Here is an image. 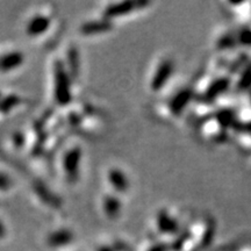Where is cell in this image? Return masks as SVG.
Wrapping results in <instances>:
<instances>
[{
    "label": "cell",
    "instance_id": "obj_13",
    "mask_svg": "<svg viewBox=\"0 0 251 251\" xmlns=\"http://www.w3.org/2000/svg\"><path fill=\"white\" fill-rule=\"evenodd\" d=\"M69 61H70L71 70L75 71L77 74L78 68H79V62H78V55H77L76 50L70 52V55H69Z\"/></svg>",
    "mask_w": 251,
    "mask_h": 251
},
{
    "label": "cell",
    "instance_id": "obj_4",
    "mask_svg": "<svg viewBox=\"0 0 251 251\" xmlns=\"http://www.w3.org/2000/svg\"><path fill=\"white\" fill-rule=\"evenodd\" d=\"M50 25V19L45 15H35L29 20V23L27 24V33L30 36H36L41 35L42 33L49 28Z\"/></svg>",
    "mask_w": 251,
    "mask_h": 251
},
{
    "label": "cell",
    "instance_id": "obj_2",
    "mask_svg": "<svg viewBox=\"0 0 251 251\" xmlns=\"http://www.w3.org/2000/svg\"><path fill=\"white\" fill-rule=\"evenodd\" d=\"M172 71H174V62L170 57L162 59L158 63V67L156 68L153 76L150 80V86L153 91L161 90L165 83L170 79Z\"/></svg>",
    "mask_w": 251,
    "mask_h": 251
},
{
    "label": "cell",
    "instance_id": "obj_3",
    "mask_svg": "<svg viewBox=\"0 0 251 251\" xmlns=\"http://www.w3.org/2000/svg\"><path fill=\"white\" fill-rule=\"evenodd\" d=\"M80 157L81 152L79 148H72L70 151L65 153L64 158H63V166H64V171L67 172L69 177L72 179H76L78 177V172H79V164H80Z\"/></svg>",
    "mask_w": 251,
    "mask_h": 251
},
{
    "label": "cell",
    "instance_id": "obj_7",
    "mask_svg": "<svg viewBox=\"0 0 251 251\" xmlns=\"http://www.w3.org/2000/svg\"><path fill=\"white\" fill-rule=\"evenodd\" d=\"M24 61V56L21 52L13 51L8 52L0 57V69L2 71H9L13 69L20 67V64Z\"/></svg>",
    "mask_w": 251,
    "mask_h": 251
},
{
    "label": "cell",
    "instance_id": "obj_9",
    "mask_svg": "<svg viewBox=\"0 0 251 251\" xmlns=\"http://www.w3.org/2000/svg\"><path fill=\"white\" fill-rule=\"evenodd\" d=\"M111 28V24L107 20L103 21H90L81 27V31L84 34H98L103 33V31L108 30Z\"/></svg>",
    "mask_w": 251,
    "mask_h": 251
},
{
    "label": "cell",
    "instance_id": "obj_14",
    "mask_svg": "<svg viewBox=\"0 0 251 251\" xmlns=\"http://www.w3.org/2000/svg\"><path fill=\"white\" fill-rule=\"evenodd\" d=\"M11 185V180L9 178L2 172H0V190H7Z\"/></svg>",
    "mask_w": 251,
    "mask_h": 251
},
{
    "label": "cell",
    "instance_id": "obj_8",
    "mask_svg": "<svg viewBox=\"0 0 251 251\" xmlns=\"http://www.w3.org/2000/svg\"><path fill=\"white\" fill-rule=\"evenodd\" d=\"M140 4H136V2H118V4L109 5L107 9H106L105 15L107 18H114V17H120V15H125L129 12L134 11L135 6H139Z\"/></svg>",
    "mask_w": 251,
    "mask_h": 251
},
{
    "label": "cell",
    "instance_id": "obj_6",
    "mask_svg": "<svg viewBox=\"0 0 251 251\" xmlns=\"http://www.w3.org/2000/svg\"><path fill=\"white\" fill-rule=\"evenodd\" d=\"M174 213H171L169 209H164V211H161L157 213V227H158L161 230H175L177 228L178 225V219L176 220L174 218Z\"/></svg>",
    "mask_w": 251,
    "mask_h": 251
},
{
    "label": "cell",
    "instance_id": "obj_10",
    "mask_svg": "<svg viewBox=\"0 0 251 251\" xmlns=\"http://www.w3.org/2000/svg\"><path fill=\"white\" fill-rule=\"evenodd\" d=\"M103 209H105V213L109 218H115L120 213V201L115 197H107L103 201Z\"/></svg>",
    "mask_w": 251,
    "mask_h": 251
},
{
    "label": "cell",
    "instance_id": "obj_5",
    "mask_svg": "<svg viewBox=\"0 0 251 251\" xmlns=\"http://www.w3.org/2000/svg\"><path fill=\"white\" fill-rule=\"evenodd\" d=\"M108 181L113 185V187L119 192H125L129 187V180L124 171L118 170V169H112L108 172Z\"/></svg>",
    "mask_w": 251,
    "mask_h": 251
},
{
    "label": "cell",
    "instance_id": "obj_11",
    "mask_svg": "<svg viewBox=\"0 0 251 251\" xmlns=\"http://www.w3.org/2000/svg\"><path fill=\"white\" fill-rule=\"evenodd\" d=\"M70 238H71L70 231L59 230V231H56L55 234H52L51 236H50V241H51V243L58 246V244L61 243H65L68 240H70Z\"/></svg>",
    "mask_w": 251,
    "mask_h": 251
},
{
    "label": "cell",
    "instance_id": "obj_1",
    "mask_svg": "<svg viewBox=\"0 0 251 251\" xmlns=\"http://www.w3.org/2000/svg\"><path fill=\"white\" fill-rule=\"evenodd\" d=\"M55 97L57 99L58 103L65 105L70 100V81L67 76V71L62 67V64H58L56 67L55 74Z\"/></svg>",
    "mask_w": 251,
    "mask_h": 251
},
{
    "label": "cell",
    "instance_id": "obj_12",
    "mask_svg": "<svg viewBox=\"0 0 251 251\" xmlns=\"http://www.w3.org/2000/svg\"><path fill=\"white\" fill-rule=\"evenodd\" d=\"M18 97L15 96H11L7 97L5 100H2L1 103H0V108H5V109H11L13 106H15L18 103Z\"/></svg>",
    "mask_w": 251,
    "mask_h": 251
}]
</instances>
